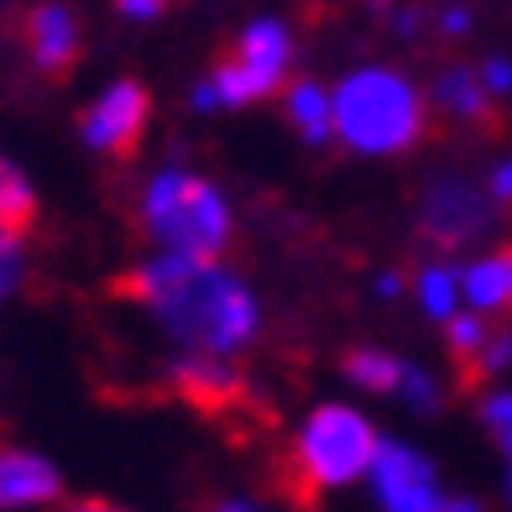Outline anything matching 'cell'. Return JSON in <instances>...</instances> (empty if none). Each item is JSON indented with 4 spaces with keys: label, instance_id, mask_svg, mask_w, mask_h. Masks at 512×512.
Wrapping results in <instances>:
<instances>
[{
    "label": "cell",
    "instance_id": "cell-26",
    "mask_svg": "<svg viewBox=\"0 0 512 512\" xmlns=\"http://www.w3.org/2000/svg\"><path fill=\"white\" fill-rule=\"evenodd\" d=\"M439 27H445V32H450V37H460V32H465V27H471V16H465V11H460V6H450V11H445V16H439Z\"/></svg>",
    "mask_w": 512,
    "mask_h": 512
},
{
    "label": "cell",
    "instance_id": "cell-15",
    "mask_svg": "<svg viewBox=\"0 0 512 512\" xmlns=\"http://www.w3.org/2000/svg\"><path fill=\"white\" fill-rule=\"evenodd\" d=\"M413 293H418V304H424V314L439 319V324L460 314L455 304H465V298H460V272H450L445 262H424V267H418Z\"/></svg>",
    "mask_w": 512,
    "mask_h": 512
},
{
    "label": "cell",
    "instance_id": "cell-8",
    "mask_svg": "<svg viewBox=\"0 0 512 512\" xmlns=\"http://www.w3.org/2000/svg\"><path fill=\"white\" fill-rule=\"evenodd\" d=\"M147 110H152V100L136 79L105 84L100 95L89 100L84 121H79L84 147L100 152V157H131L136 142H142V131H147Z\"/></svg>",
    "mask_w": 512,
    "mask_h": 512
},
{
    "label": "cell",
    "instance_id": "cell-9",
    "mask_svg": "<svg viewBox=\"0 0 512 512\" xmlns=\"http://www.w3.org/2000/svg\"><path fill=\"white\" fill-rule=\"evenodd\" d=\"M63 502V476L48 455L27 445H0V512H53Z\"/></svg>",
    "mask_w": 512,
    "mask_h": 512
},
{
    "label": "cell",
    "instance_id": "cell-13",
    "mask_svg": "<svg viewBox=\"0 0 512 512\" xmlns=\"http://www.w3.org/2000/svg\"><path fill=\"white\" fill-rule=\"evenodd\" d=\"M507 293H512V267H507V251L497 256H481L460 272V298L471 304L476 314H492V309H507Z\"/></svg>",
    "mask_w": 512,
    "mask_h": 512
},
{
    "label": "cell",
    "instance_id": "cell-3",
    "mask_svg": "<svg viewBox=\"0 0 512 512\" xmlns=\"http://www.w3.org/2000/svg\"><path fill=\"white\" fill-rule=\"evenodd\" d=\"M136 220L157 241V251L220 256L230 241V209L209 183L189 168H157L136 199Z\"/></svg>",
    "mask_w": 512,
    "mask_h": 512
},
{
    "label": "cell",
    "instance_id": "cell-18",
    "mask_svg": "<svg viewBox=\"0 0 512 512\" xmlns=\"http://www.w3.org/2000/svg\"><path fill=\"white\" fill-rule=\"evenodd\" d=\"M32 277V256H27V230H11L0 225V304H11V298L27 288Z\"/></svg>",
    "mask_w": 512,
    "mask_h": 512
},
{
    "label": "cell",
    "instance_id": "cell-2",
    "mask_svg": "<svg viewBox=\"0 0 512 512\" xmlns=\"http://www.w3.org/2000/svg\"><path fill=\"white\" fill-rule=\"evenodd\" d=\"M335 136L351 152L387 157L424 136V95L392 68H361L335 89Z\"/></svg>",
    "mask_w": 512,
    "mask_h": 512
},
{
    "label": "cell",
    "instance_id": "cell-5",
    "mask_svg": "<svg viewBox=\"0 0 512 512\" xmlns=\"http://www.w3.org/2000/svg\"><path fill=\"white\" fill-rule=\"evenodd\" d=\"M293 68V37L283 21H251L236 37L230 58L194 89V110H220V105H251L272 95Z\"/></svg>",
    "mask_w": 512,
    "mask_h": 512
},
{
    "label": "cell",
    "instance_id": "cell-23",
    "mask_svg": "<svg viewBox=\"0 0 512 512\" xmlns=\"http://www.w3.org/2000/svg\"><path fill=\"white\" fill-rule=\"evenodd\" d=\"M481 84L492 89V95H507V89H512V63H502V58L481 63Z\"/></svg>",
    "mask_w": 512,
    "mask_h": 512
},
{
    "label": "cell",
    "instance_id": "cell-27",
    "mask_svg": "<svg viewBox=\"0 0 512 512\" xmlns=\"http://www.w3.org/2000/svg\"><path fill=\"white\" fill-rule=\"evenodd\" d=\"M403 293V277L392 272V277H377V298H398Z\"/></svg>",
    "mask_w": 512,
    "mask_h": 512
},
{
    "label": "cell",
    "instance_id": "cell-10",
    "mask_svg": "<svg viewBox=\"0 0 512 512\" xmlns=\"http://www.w3.org/2000/svg\"><path fill=\"white\" fill-rule=\"evenodd\" d=\"M168 387L178 392L183 403H194L199 413H236L246 403V382L225 366V356H204V351H183L168 366Z\"/></svg>",
    "mask_w": 512,
    "mask_h": 512
},
{
    "label": "cell",
    "instance_id": "cell-22",
    "mask_svg": "<svg viewBox=\"0 0 512 512\" xmlns=\"http://www.w3.org/2000/svg\"><path fill=\"white\" fill-rule=\"evenodd\" d=\"M486 194H492V204H512V157H502L492 178H486Z\"/></svg>",
    "mask_w": 512,
    "mask_h": 512
},
{
    "label": "cell",
    "instance_id": "cell-24",
    "mask_svg": "<svg viewBox=\"0 0 512 512\" xmlns=\"http://www.w3.org/2000/svg\"><path fill=\"white\" fill-rule=\"evenodd\" d=\"M115 6H121L126 21H152V16H162V6H168V0H115Z\"/></svg>",
    "mask_w": 512,
    "mask_h": 512
},
{
    "label": "cell",
    "instance_id": "cell-16",
    "mask_svg": "<svg viewBox=\"0 0 512 512\" xmlns=\"http://www.w3.org/2000/svg\"><path fill=\"white\" fill-rule=\"evenodd\" d=\"M32 215H37V189H32V178L21 173L6 152H0V225L27 230Z\"/></svg>",
    "mask_w": 512,
    "mask_h": 512
},
{
    "label": "cell",
    "instance_id": "cell-17",
    "mask_svg": "<svg viewBox=\"0 0 512 512\" xmlns=\"http://www.w3.org/2000/svg\"><path fill=\"white\" fill-rule=\"evenodd\" d=\"M403 366H408V361L387 356V351H371V345H366V351L345 356V377H351L356 387H366V392H398Z\"/></svg>",
    "mask_w": 512,
    "mask_h": 512
},
{
    "label": "cell",
    "instance_id": "cell-11",
    "mask_svg": "<svg viewBox=\"0 0 512 512\" xmlns=\"http://www.w3.org/2000/svg\"><path fill=\"white\" fill-rule=\"evenodd\" d=\"M21 42H27V58L42 74H68L79 58V16L58 6V0H42L21 21Z\"/></svg>",
    "mask_w": 512,
    "mask_h": 512
},
{
    "label": "cell",
    "instance_id": "cell-20",
    "mask_svg": "<svg viewBox=\"0 0 512 512\" xmlns=\"http://www.w3.org/2000/svg\"><path fill=\"white\" fill-rule=\"evenodd\" d=\"M445 335H450V351H455V361L471 371L476 366V356H481V345H486V324H481V314L471 309V314H455V319H445Z\"/></svg>",
    "mask_w": 512,
    "mask_h": 512
},
{
    "label": "cell",
    "instance_id": "cell-29",
    "mask_svg": "<svg viewBox=\"0 0 512 512\" xmlns=\"http://www.w3.org/2000/svg\"><path fill=\"white\" fill-rule=\"evenodd\" d=\"M507 267H512V251H507ZM507 309H512V293H507Z\"/></svg>",
    "mask_w": 512,
    "mask_h": 512
},
{
    "label": "cell",
    "instance_id": "cell-21",
    "mask_svg": "<svg viewBox=\"0 0 512 512\" xmlns=\"http://www.w3.org/2000/svg\"><path fill=\"white\" fill-rule=\"evenodd\" d=\"M398 398H403L408 408H418V413H434V408H439V387H434V377H424L418 366H403Z\"/></svg>",
    "mask_w": 512,
    "mask_h": 512
},
{
    "label": "cell",
    "instance_id": "cell-14",
    "mask_svg": "<svg viewBox=\"0 0 512 512\" xmlns=\"http://www.w3.org/2000/svg\"><path fill=\"white\" fill-rule=\"evenodd\" d=\"M288 121L298 126L304 142H330V136H335V100H330V89L298 79L288 89Z\"/></svg>",
    "mask_w": 512,
    "mask_h": 512
},
{
    "label": "cell",
    "instance_id": "cell-25",
    "mask_svg": "<svg viewBox=\"0 0 512 512\" xmlns=\"http://www.w3.org/2000/svg\"><path fill=\"white\" fill-rule=\"evenodd\" d=\"M53 512H126L121 502H100V497H84V502H58Z\"/></svg>",
    "mask_w": 512,
    "mask_h": 512
},
{
    "label": "cell",
    "instance_id": "cell-12",
    "mask_svg": "<svg viewBox=\"0 0 512 512\" xmlns=\"http://www.w3.org/2000/svg\"><path fill=\"white\" fill-rule=\"evenodd\" d=\"M434 105L450 115L460 126H492V89L481 84L476 68H450V74H439L434 84Z\"/></svg>",
    "mask_w": 512,
    "mask_h": 512
},
{
    "label": "cell",
    "instance_id": "cell-7",
    "mask_svg": "<svg viewBox=\"0 0 512 512\" xmlns=\"http://www.w3.org/2000/svg\"><path fill=\"white\" fill-rule=\"evenodd\" d=\"M486 220H492V194L476 189L465 173H439L429 183L424 204H418V230H424V241H434L439 251H460L471 246Z\"/></svg>",
    "mask_w": 512,
    "mask_h": 512
},
{
    "label": "cell",
    "instance_id": "cell-28",
    "mask_svg": "<svg viewBox=\"0 0 512 512\" xmlns=\"http://www.w3.org/2000/svg\"><path fill=\"white\" fill-rule=\"evenodd\" d=\"M209 512H262V507H251V502H220V507H209Z\"/></svg>",
    "mask_w": 512,
    "mask_h": 512
},
{
    "label": "cell",
    "instance_id": "cell-1",
    "mask_svg": "<svg viewBox=\"0 0 512 512\" xmlns=\"http://www.w3.org/2000/svg\"><path fill=\"white\" fill-rule=\"evenodd\" d=\"M121 293L142 314L157 319V330L183 351L204 356H236L256 335V298L230 267L215 256H183V251H157L142 262Z\"/></svg>",
    "mask_w": 512,
    "mask_h": 512
},
{
    "label": "cell",
    "instance_id": "cell-4",
    "mask_svg": "<svg viewBox=\"0 0 512 512\" xmlns=\"http://www.w3.org/2000/svg\"><path fill=\"white\" fill-rule=\"evenodd\" d=\"M377 429L371 418L345 408V403H324L304 418V429L293 439V455H288V476H293V492L314 502L335 486H351L371 471L377 460Z\"/></svg>",
    "mask_w": 512,
    "mask_h": 512
},
{
    "label": "cell",
    "instance_id": "cell-6",
    "mask_svg": "<svg viewBox=\"0 0 512 512\" xmlns=\"http://www.w3.org/2000/svg\"><path fill=\"white\" fill-rule=\"evenodd\" d=\"M371 492H377L382 512H476L471 497H455L439 486L434 465L408 450V445H377V460H371Z\"/></svg>",
    "mask_w": 512,
    "mask_h": 512
},
{
    "label": "cell",
    "instance_id": "cell-19",
    "mask_svg": "<svg viewBox=\"0 0 512 512\" xmlns=\"http://www.w3.org/2000/svg\"><path fill=\"white\" fill-rule=\"evenodd\" d=\"M481 424L492 429L497 450L507 455V502H512V392H486L481 398Z\"/></svg>",
    "mask_w": 512,
    "mask_h": 512
}]
</instances>
